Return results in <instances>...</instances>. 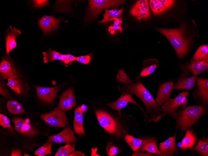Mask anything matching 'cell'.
<instances>
[{"label":"cell","instance_id":"cell-31","mask_svg":"<svg viewBox=\"0 0 208 156\" xmlns=\"http://www.w3.org/2000/svg\"><path fill=\"white\" fill-rule=\"evenodd\" d=\"M52 141L51 139H48L45 143L42 145L35 152V154L39 156H44L48 154H52L51 149Z\"/></svg>","mask_w":208,"mask_h":156},{"label":"cell","instance_id":"cell-24","mask_svg":"<svg viewBox=\"0 0 208 156\" xmlns=\"http://www.w3.org/2000/svg\"><path fill=\"white\" fill-rule=\"evenodd\" d=\"M151 8L154 15L161 13L172 6L174 1L171 0H150Z\"/></svg>","mask_w":208,"mask_h":156},{"label":"cell","instance_id":"cell-39","mask_svg":"<svg viewBox=\"0 0 208 156\" xmlns=\"http://www.w3.org/2000/svg\"><path fill=\"white\" fill-rule=\"evenodd\" d=\"M0 94L6 99L10 98L11 95L8 89L6 88L4 83L0 81Z\"/></svg>","mask_w":208,"mask_h":156},{"label":"cell","instance_id":"cell-35","mask_svg":"<svg viewBox=\"0 0 208 156\" xmlns=\"http://www.w3.org/2000/svg\"><path fill=\"white\" fill-rule=\"evenodd\" d=\"M116 79L122 84L130 83L132 80L122 68L121 69L118 71L116 75Z\"/></svg>","mask_w":208,"mask_h":156},{"label":"cell","instance_id":"cell-8","mask_svg":"<svg viewBox=\"0 0 208 156\" xmlns=\"http://www.w3.org/2000/svg\"><path fill=\"white\" fill-rule=\"evenodd\" d=\"M15 130L18 133L29 137H34L38 135L37 131L30 123V119H25L19 117H14L12 119Z\"/></svg>","mask_w":208,"mask_h":156},{"label":"cell","instance_id":"cell-37","mask_svg":"<svg viewBox=\"0 0 208 156\" xmlns=\"http://www.w3.org/2000/svg\"><path fill=\"white\" fill-rule=\"evenodd\" d=\"M106 148L107 154L109 156H115L120 152L119 148L113 145L112 141L107 143Z\"/></svg>","mask_w":208,"mask_h":156},{"label":"cell","instance_id":"cell-18","mask_svg":"<svg viewBox=\"0 0 208 156\" xmlns=\"http://www.w3.org/2000/svg\"><path fill=\"white\" fill-rule=\"evenodd\" d=\"M176 134L177 131L173 136L170 137L159 143L158 149L161 156H172L179 150L176 142Z\"/></svg>","mask_w":208,"mask_h":156},{"label":"cell","instance_id":"cell-6","mask_svg":"<svg viewBox=\"0 0 208 156\" xmlns=\"http://www.w3.org/2000/svg\"><path fill=\"white\" fill-rule=\"evenodd\" d=\"M125 1L111 0H91L89 1V15L91 19L98 17L102 11L107 8L117 7Z\"/></svg>","mask_w":208,"mask_h":156},{"label":"cell","instance_id":"cell-27","mask_svg":"<svg viewBox=\"0 0 208 156\" xmlns=\"http://www.w3.org/2000/svg\"><path fill=\"white\" fill-rule=\"evenodd\" d=\"M123 8L119 10L115 9L105 10V13L103 15V19L99 21V23H103L113 20V19L120 17L122 14Z\"/></svg>","mask_w":208,"mask_h":156},{"label":"cell","instance_id":"cell-17","mask_svg":"<svg viewBox=\"0 0 208 156\" xmlns=\"http://www.w3.org/2000/svg\"><path fill=\"white\" fill-rule=\"evenodd\" d=\"M174 85V82L171 81L164 82L159 86L156 100L159 106L162 105L171 98Z\"/></svg>","mask_w":208,"mask_h":156},{"label":"cell","instance_id":"cell-36","mask_svg":"<svg viewBox=\"0 0 208 156\" xmlns=\"http://www.w3.org/2000/svg\"><path fill=\"white\" fill-rule=\"evenodd\" d=\"M157 65L156 64L154 63L144 67L141 71L139 78L146 76L152 74L154 72Z\"/></svg>","mask_w":208,"mask_h":156},{"label":"cell","instance_id":"cell-12","mask_svg":"<svg viewBox=\"0 0 208 156\" xmlns=\"http://www.w3.org/2000/svg\"><path fill=\"white\" fill-rule=\"evenodd\" d=\"M130 13L137 18L149 20L151 18L149 2L146 0L137 2L131 8Z\"/></svg>","mask_w":208,"mask_h":156},{"label":"cell","instance_id":"cell-41","mask_svg":"<svg viewBox=\"0 0 208 156\" xmlns=\"http://www.w3.org/2000/svg\"><path fill=\"white\" fill-rule=\"evenodd\" d=\"M91 59V56L89 55L79 56L77 57L76 59V60L79 62L84 64H88Z\"/></svg>","mask_w":208,"mask_h":156},{"label":"cell","instance_id":"cell-1","mask_svg":"<svg viewBox=\"0 0 208 156\" xmlns=\"http://www.w3.org/2000/svg\"><path fill=\"white\" fill-rule=\"evenodd\" d=\"M122 92H127L134 94L144 104L146 109L144 119L146 123L152 121L157 123L167 115V113L161 110L156 100L141 81L132 80L131 82L122 84Z\"/></svg>","mask_w":208,"mask_h":156},{"label":"cell","instance_id":"cell-38","mask_svg":"<svg viewBox=\"0 0 208 156\" xmlns=\"http://www.w3.org/2000/svg\"><path fill=\"white\" fill-rule=\"evenodd\" d=\"M0 125L4 128H8L10 130L12 133L14 134L13 129L11 126L10 120L6 116L0 113Z\"/></svg>","mask_w":208,"mask_h":156},{"label":"cell","instance_id":"cell-47","mask_svg":"<svg viewBox=\"0 0 208 156\" xmlns=\"http://www.w3.org/2000/svg\"><path fill=\"white\" fill-rule=\"evenodd\" d=\"M113 20H114L112 25L114 26H118L121 25L122 21L121 18H116L113 19Z\"/></svg>","mask_w":208,"mask_h":156},{"label":"cell","instance_id":"cell-45","mask_svg":"<svg viewBox=\"0 0 208 156\" xmlns=\"http://www.w3.org/2000/svg\"><path fill=\"white\" fill-rule=\"evenodd\" d=\"M156 155L155 154L147 152L144 153L140 152H134L132 156H151Z\"/></svg>","mask_w":208,"mask_h":156},{"label":"cell","instance_id":"cell-15","mask_svg":"<svg viewBox=\"0 0 208 156\" xmlns=\"http://www.w3.org/2000/svg\"><path fill=\"white\" fill-rule=\"evenodd\" d=\"M181 68L183 73L187 76L190 73L196 75L204 72L208 68V57L203 60L191 62L187 65L182 66Z\"/></svg>","mask_w":208,"mask_h":156},{"label":"cell","instance_id":"cell-26","mask_svg":"<svg viewBox=\"0 0 208 156\" xmlns=\"http://www.w3.org/2000/svg\"><path fill=\"white\" fill-rule=\"evenodd\" d=\"M182 139L180 149H188L191 148L195 144L198 137L196 133L192 129H187Z\"/></svg>","mask_w":208,"mask_h":156},{"label":"cell","instance_id":"cell-42","mask_svg":"<svg viewBox=\"0 0 208 156\" xmlns=\"http://www.w3.org/2000/svg\"><path fill=\"white\" fill-rule=\"evenodd\" d=\"M122 30L121 25L118 26H114L112 25L108 28V31L112 34H115L117 31H120L121 32Z\"/></svg>","mask_w":208,"mask_h":156},{"label":"cell","instance_id":"cell-11","mask_svg":"<svg viewBox=\"0 0 208 156\" xmlns=\"http://www.w3.org/2000/svg\"><path fill=\"white\" fill-rule=\"evenodd\" d=\"M76 105L74 90L70 87L60 95L57 106L65 112L71 110Z\"/></svg>","mask_w":208,"mask_h":156},{"label":"cell","instance_id":"cell-30","mask_svg":"<svg viewBox=\"0 0 208 156\" xmlns=\"http://www.w3.org/2000/svg\"><path fill=\"white\" fill-rule=\"evenodd\" d=\"M124 139L132 150L136 152L137 151L143 142V140L141 139L135 138L133 136L128 134L125 135Z\"/></svg>","mask_w":208,"mask_h":156},{"label":"cell","instance_id":"cell-32","mask_svg":"<svg viewBox=\"0 0 208 156\" xmlns=\"http://www.w3.org/2000/svg\"><path fill=\"white\" fill-rule=\"evenodd\" d=\"M44 62L47 63L49 62H52L54 60H60L61 54L55 50L50 49L43 52Z\"/></svg>","mask_w":208,"mask_h":156},{"label":"cell","instance_id":"cell-28","mask_svg":"<svg viewBox=\"0 0 208 156\" xmlns=\"http://www.w3.org/2000/svg\"><path fill=\"white\" fill-rule=\"evenodd\" d=\"M7 108L8 111L13 114H19L25 112L24 109L21 103L14 100L7 101Z\"/></svg>","mask_w":208,"mask_h":156},{"label":"cell","instance_id":"cell-46","mask_svg":"<svg viewBox=\"0 0 208 156\" xmlns=\"http://www.w3.org/2000/svg\"><path fill=\"white\" fill-rule=\"evenodd\" d=\"M83 153H82L80 151L78 150L74 151L70 154L67 155V156H86Z\"/></svg>","mask_w":208,"mask_h":156},{"label":"cell","instance_id":"cell-33","mask_svg":"<svg viewBox=\"0 0 208 156\" xmlns=\"http://www.w3.org/2000/svg\"><path fill=\"white\" fill-rule=\"evenodd\" d=\"M194 149L199 154L204 156H208V141L198 139Z\"/></svg>","mask_w":208,"mask_h":156},{"label":"cell","instance_id":"cell-20","mask_svg":"<svg viewBox=\"0 0 208 156\" xmlns=\"http://www.w3.org/2000/svg\"><path fill=\"white\" fill-rule=\"evenodd\" d=\"M60 20L53 16L45 15L38 21V24L43 33L48 34L51 32L58 26Z\"/></svg>","mask_w":208,"mask_h":156},{"label":"cell","instance_id":"cell-25","mask_svg":"<svg viewBox=\"0 0 208 156\" xmlns=\"http://www.w3.org/2000/svg\"><path fill=\"white\" fill-rule=\"evenodd\" d=\"M83 110L82 106H78L74 111V116L73 127L75 132L78 135H83L85 134L83 126Z\"/></svg>","mask_w":208,"mask_h":156},{"label":"cell","instance_id":"cell-16","mask_svg":"<svg viewBox=\"0 0 208 156\" xmlns=\"http://www.w3.org/2000/svg\"><path fill=\"white\" fill-rule=\"evenodd\" d=\"M0 75L2 79L4 80L8 78H19L16 69L11 60L7 58H3L0 64Z\"/></svg>","mask_w":208,"mask_h":156},{"label":"cell","instance_id":"cell-22","mask_svg":"<svg viewBox=\"0 0 208 156\" xmlns=\"http://www.w3.org/2000/svg\"><path fill=\"white\" fill-rule=\"evenodd\" d=\"M196 76L193 75L192 77H189L183 73H181L177 83L173 86V89L178 90L192 89L195 86Z\"/></svg>","mask_w":208,"mask_h":156},{"label":"cell","instance_id":"cell-5","mask_svg":"<svg viewBox=\"0 0 208 156\" xmlns=\"http://www.w3.org/2000/svg\"><path fill=\"white\" fill-rule=\"evenodd\" d=\"M40 118L49 125L55 127H64L69 124L68 118L64 111L58 107L41 114Z\"/></svg>","mask_w":208,"mask_h":156},{"label":"cell","instance_id":"cell-4","mask_svg":"<svg viewBox=\"0 0 208 156\" xmlns=\"http://www.w3.org/2000/svg\"><path fill=\"white\" fill-rule=\"evenodd\" d=\"M95 113L100 125L109 134L122 138L126 133L118 121L107 112L97 110Z\"/></svg>","mask_w":208,"mask_h":156},{"label":"cell","instance_id":"cell-7","mask_svg":"<svg viewBox=\"0 0 208 156\" xmlns=\"http://www.w3.org/2000/svg\"><path fill=\"white\" fill-rule=\"evenodd\" d=\"M189 94L188 92H183L174 98H170L162 105L161 110L166 113H173L176 112L179 106L182 108H185L188 102L187 97Z\"/></svg>","mask_w":208,"mask_h":156},{"label":"cell","instance_id":"cell-21","mask_svg":"<svg viewBox=\"0 0 208 156\" xmlns=\"http://www.w3.org/2000/svg\"><path fill=\"white\" fill-rule=\"evenodd\" d=\"M7 80V86L17 95L20 96L25 95L28 92L30 89L27 83L23 82L19 78H8Z\"/></svg>","mask_w":208,"mask_h":156},{"label":"cell","instance_id":"cell-2","mask_svg":"<svg viewBox=\"0 0 208 156\" xmlns=\"http://www.w3.org/2000/svg\"><path fill=\"white\" fill-rule=\"evenodd\" d=\"M207 109L204 106H191L169 113V116L175 120L176 128L179 130L183 135V132L196 123Z\"/></svg>","mask_w":208,"mask_h":156},{"label":"cell","instance_id":"cell-9","mask_svg":"<svg viewBox=\"0 0 208 156\" xmlns=\"http://www.w3.org/2000/svg\"><path fill=\"white\" fill-rule=\"evenodd\" d=\"M197 88L192 95L195 100L202 102L206 106L208 104V79L196 76Z\"/></svg>","mask_w":208,"mask_h":156},{"label":"cell","instance_id":"cell-34","mask_svg":"<svg viewBox=\"0 0 208 156\" xmlns=\"http://www.w3.org/2000/svg\"><path fill=\"white\" fill-rule=\"evenodd\" d=\"M75 144H67L59 147L57 150L55 156H67L68 155L75 150Z\"/></svg>","mask_w":208,"mask_h":156},{"label":"cell","instance_id":"cell-14","mask_svg":"<svg viewBox=\"0 0 208 156\" xmlns=\"http://www.w3.org/2000/svg\"><path fill=\"white\" fill-rule=\"evenodd\" d=\"M48 138L54 143L67 144L74 143L77 139L71 127H67L59 133L49 136Z\"/></svg>","mask_w":208,"mask_h":156},{"label":"cell","instance_id":"cell-44","mask_svg":"<svg viewBox=\"0 0 208 156\" xmlns=\"http://www.w3.org/2000/svg\"><path fill=\"white\" fill-rule=\"evenodd\" d=\"M21 154L22 151L19 149L14 148L12 150L11 156H21Z\"/></svg>","mask_w":208,"mask_h":156},{"label":"cell","instance_id":"cell-48","mask_svg":"<svg viewBox=\"0 0 208 156\" xmlns=\"http://www.w3.org/2000/svg\"><path fill=\"white\" fill-rule=\"evenodd\" d=\"M23 156H30V155H29V154H28L27 153H26L25 152H24V154H23Z\"/></svg>","mask_w":208,"mask_h":156},{"label":"cell","instance_id":"cell-43","mask_svg":"<svg viewBox=\"0 0 208 156\" xmlns=\"http://www.w3.org/2000/svg\"><path fill=\"white\" fill-rule=\"evenodd\" d=\"M48 0H33V3L35 7H40L46 4Z\"/></svg>","mask_w":208,"mask_h":156},{"label":"cell","instance_id":"cell-29","mask_svg":"<svg viewBox=\"0 0 208 156\" xmlns=\"http://www.w3.org/2000/svg\"><path fill=\"white\" fill-rule=\"evenodd\" d=\"M208 57V45H203L200 46L196 50L191 62L203 60Z\"/></svg>","mask_w":208,"mask_h":156},{"label":"cell","instance_id":"cell-19","mask_svg":"<svg viewBox=\"0 0 208 156\" xmlns=\"http://www.w3.org/2000/svg\"><path fill=\"white\" fill-rule=\"evenodd\" d=\"M142 144L139 149L137 152L147 151L156 155L160 156L161 153L157 146L158 140L156 137H150L149 136H142Z\"/></svg>","mask_w":208,"mask_h":156},{"label":"cell","instance_id":"cell-40","mask_svg":"<svg viewBox=\"0 0 208 156\" xmlns=\"http://www.w3.org/2000/svg\"><path fill=\"white\" fill-rule=\"evenodd\" d=\"M77 57L70 54H61L60 60L65 64H68L70 62L76 60Z\"/></svg>","mask_w":208,"mask_h":156},{"label":"cell","instance_id":"cell-3","mask_svg":"<svg viewBox=\"0 0 208 156\" xmlns=\"http://www.w3.org/2000/svg\"><path fill=\"white\" fill-rule=\"evenodd\" d=\"M185 29L184 24L178 28H160L157 30L169 41L175 49L179 58H183L187 54L190 47L189 40L183 35Z\"/></svg>","mask_w":208,"mask_h":156},{"label":"cell","instance_id":"cell-10","mask_svg":"<svg viewBox=\"0 0 208 156\" xmlns=\"http://www.w3.org/2000/svg\"><path fill=\"white\" fill-rule=\"evenodd\" d=\"M132 94L127 92H122L121 96L116 101L110 103H106L107 106L118 111L119 112V116L121 115V110L125 107L129 103H132L138 106L143 112L144 116L145 115V112L144 109L139 105L134 100L132 96Z\"/></svg>","mask_w":208,"mask_h":156},{"label":"cell","instance_id":"cell-13","mask_svg":"<svg viewBox=\"0 0 208 156\" xmlns=\"http://www.w3.org/2000/svg\"><path fill=\"white\" fill-rule=\"evenodd\" d=\"M61 86L48 87L35 86L38 97L45 102L53 103L55 97Z\"/></svg>","mask_w":208,"mask_h":156},{"label":"cell","instance_id":"cell-23","mask_svg":"<svg viewBox=\"0 0 208 156\" xmlns=\"http://www.w3.org/2000/svg\"><path fill=\"white\" fill-rule=\"evenodd\" d=\"M21 34V32L20 30L15 27L12 28L10 26L8 29L6 34L5 40L6 52L9 57L10 51L16 46V39Z\"/></svg>","mask_w":208,"mask_h":156}]
</instances>
